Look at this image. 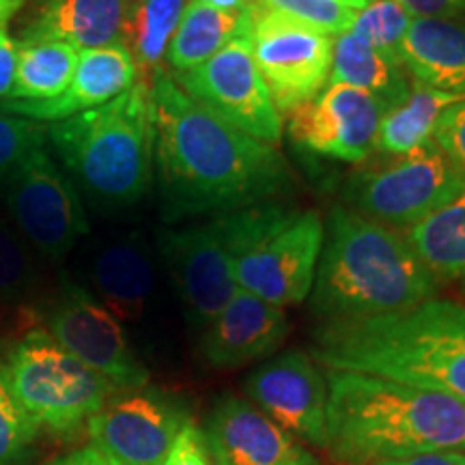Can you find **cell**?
Instances as JSON below:
<instances>
[{
	"instance_id": "obj_10",
	"label": "cell",
	"mask_w": 465,
	"mask_h": 465,
	"mask_svg": "<svg viewBox=\"0 0 465 465\" xmlns=\"http://www.w3.org/2000/svg\"><path fill=\"white\" fill-rule=\"evenodd\" d=\"M248 15L254 63L278 113L315 100L330 83L332 37L259 3Z\"/></svg>"
},
{
	"instance_id": "obj_17",
	"label": "cell",
	"mask_w": 465,
	"mask_h": 465,
	"mask_svg": "<svg viewBox=\"0 0 465 465\" xmlns=\"http://www.w3.org/2000/svg\"><path fill=\"white\" fill-rule=\"evenodd\" d=\"M203 435L213 465H319L293 435L235 394L216 401Z\"/></svg>"
},
{
	"instance_id": "obj_24",
	"label": "cell",
	"mask_w": 465,
	"mask_h": 465,
	"mask_svg": "<svg viewBox=\"0 0 465 465\" xmlns=\"http://www.w3.org/2000/svg\"><path fill=\"white\" fill-rule=\"evenodd\" d=\"M461 100H465L463 95L435 91L431 86L414 80L405 102L399 104L397 108H391L381 116L375 151L386 155H405L433 141V132L440 116L452 104Z\"/></svg>"
},
{
	"instance_id": "obj_23",
	"label": "cell",
	"mask_w": 465,
	"mask_h": 465,
	"mask_svg": "<svg viewBox=\"0 0 465 465\" xmlns=\"http://www.w3.org/2000/svg\"><path fill=\"white\" fill-rule=\"evenodd\" d=\"M330 83L369 93L388 110L403 104L411 86L401 63L371 48L364 39L349 31L332 37Z\"/></svg>"
},
{
	"instance_id": "obj_19",
	"label": "cell",
	"mask_w": 465,
	"mask_h": 465,
	"mask_svg": "<svg viewBox=\"0 0 465 465\" xmlns=\"http://www.w3.org/2000/svg\"><path fill=\"white\" fill-rule=\"evenodd\" d=\"M136 80V61L125 44L80 50L72 83L61 95L45 102L3 100L0 113L35 121V124H58L69 116L104 106L134 86Z\"/></svg>"
},
{
	"instance_id": "obj_28",
	"label": "cell",
	"mask_w": 465,
	"mask_h": 465,
	"mask_svg": "<svg viewBox=\"0 0 465 465\" xmlns=\"http://www.w3.org/2000/svg\"><path fill=\"white\" fill-rule=\"evenodd\" d=\"M188 0H130L125 22V45L130 48L138 72L149 83L162 67Z\"/></svg>"
},
{
	"instance_id": "obj_4",
	"label": "cell",
	"mask_w": 465,
	"mask_h": 465,
	"mask_svg": "<svg viewBox=\"0 0 465 465\" xmlns=\"http://www.w3.org/2000/svg\"><path fill=\"white\" fill-rule=\"evenodd\" d=\"M435 284L405 235L345 205L330 209L308 295L317 319L353 322L405 311L431 300Z\"/></svg>"
},
{
	"instance_id": "obj_6",
	"label": "cell",
	"mask_w": 465,
	"mask_h": 465,
	"mask_svg": "<svg viewBox=\"0 0 465 465\" xmlns=\"http://www.w3.org/2000/svg\"><path fill=\"white\" fill-rule=\"evenodd\" d=\"M223 223L237 287L278 308L308 300L325 235L317 212L261 203Z\"/></svg>"
},
{
	"instance_id": "obj_5",
	"label": "cell",
	"mask_w": 465,
	"mask_h": 465,
	"mask_svg": "<svg viewBox=\"0 0 465 465\" xmlns=\"http://www.w3.org/2000/svg\"><path fill=\"white\" fill-rule=\"evenodd\" d=\"M65 173L95 205L124 209L147 194L153 179L151 86L136 80L104 106L45 127Z\"/></svg>"
},
{
	"instance_id": "obj_9",
	"label": "cell",
	"mask_w": 465,
	"mask_h": 465,
	"mask_svg": "<svg viewBox=\"0 0 465 465\" xmlns=\"http://www.w3.org/2000/svg\"><path fill=\"white\" fill-rule=\"evenodd\" d=\"M171 75L192 100L226 124L272 147L281 143L282 119L254 63L248 11L223 50L192 72Z\"/></svg>"
},
{
	"instance_id": "obj_22",
	"label": "cell",
	"mask_w": 465,
	"mask_h": 465,
	"mask_svg": "<svg viewBox=\"0 0 465 465\" xmlns=\"http://www.w3.org/2000/svg\"><path fill=\"white\" fill-rule=\"evenodd\" d=\"M401 61L416 83L465 97V22L411 17Z\"/></svg>"
},
{
	"instance_id": "obj_26",
	"label": "cell",
	"mask_w": 465,
	"mask_h": 465,
	"mask_svg": "<svg viewBox=\"0 0 465 465\" xmlns=\"http://www.w3.org/2000/svg\"><path fill=\"white\" fill-rule=\"evenodd\" d=\"M242 15L224 14L199 0H188L166 48L168 67L174 74H185L203 65L235 37L242 26Z\"/></svg>"
},
{
	"instance_id": "obj_11",
	"label": "cell",
	"mask_w": 465,
	"mask_h": 465,
	"mask_svg": "<svg viewBox=\"0 0 465 465\" xmlns=\"http://www.w3.org/2000/svg\"><path fill=\"white\" fill-rule=\"evenodd\" d=\"M5 190L11 216L45 259L63 261L89 232L78 190L44 147L14 168Z\"/></svg>"
},
{
	"instance_id": "obj_31",
	"label": "cell",
	"mask_w": 465,
	"mask_h": 465,
	"mask_svg": "<svg viewBox=\"0 0 465 465\" xmlns=\"http://www.w3.org/2000/svg\"><path fill=\"white\" fill-rule=\"evenodd\" d=\"M259 5L330 37L347 33L356 17V11L345 7L339 0H259Z\"/></svg>"
},
{
	"instance_id": "obj_8",
	"label": "cell",
	"mask_w": 465,
	"mask_h": 465,
	"mask_svg": "<svg viewBox=\"0 0 465 465\" xmlns=\"http://www.w3.org/2000/svg\"><path fill=\"white\" fill-rule=\"evenodd\" d=\"M463 190L465 173L438 143L429 141L410 153L351 173L342 183L341 199L360 216L391 229H410Z\"/></svg>"
},
{
	"instance_id": "obj_18",
	"label": "cell",
	"mask_w": 465,
	"mask_h": 465,
	"mask_svg": "<svg viewBox=\"0 0 465 465\" xmlns=\"http://www.w3.org/2000/svg\"><path fill=\"white\" fill-rule=\"evenodd\" d=\"M291 332L282 308L237 289L199 334L201 356L213 369H240L274 356Z\"/></svg>"
},
{
	"instance_id": "obj_39",
	"label": "cell",
	"mask_w": 465,
	"mask_h": 465,
	"mask_svg": "<svg viewBox=\"0 0 465 465\" xmlns=\"http://www.w3.org/2000/svg\"><path fill=\"white\" fill-rule=\"evenodd\" d=\"M48 465H116V463H113L110 459L104 457L102 452L97 449H93V446H86V449L74 450L65 457L54 459V461Z\"/></svg>"
},
{
	"instance_id": "obj_20",
	"label": "cell",
	"mask_w": 465,
	"mask_h": 465,
	"mask_svg": "<svg viewBox=\"0 0 465 465\" xmlns=\"http://www.w3.org/2000/svg\"><path fill=\"white\" fill-rule=\"evenodd\" d=\"M130 0H44L20 42L52 39L75 50L125 44Z\"/></svg>"
},
{
	"instance_id": "obj_1",
	"label": "cell",
	"mask_w": 465,
	"mask_h": 465,
	"mask_svg": "<svg viewBox=\"0 0 465 465\" xmlns=\"http://www.w3.org/2000/svg\"><path fill=\"white\" fill-rule=\"evenodd\" d=\"M153 168L164 223L272 203L293 185L281 151L192 100L160 67L151 75Z\"/></svg>"
},
{
	"instance_id": "obj_14",
	"label": "cell",
	"mask_w": 465,
	"mask_h": 465,
	"mask_svg": "<svg viewBox=\"0 0 465 465\" xmlns=\"http://www.w3.org/2000/svg\"><path fill=\"white\" fill-rule=\"evenodd\" d=\"M190 414L158 391H130L108 401L86 422V431L104 457L116 465H162Z\"/></svg>"
},
{
	"instance_id": "obj_42",
	"label": "cell",
	"mask_w": 465,
	"mask_h": 465,
	"mask_svg": "<svg viewBox=\"0 0 465 465\" xmlns=\"http://www.w3.org/2000/svg\"><path fill=\"white\" fill-rule=\"evenodd\" d=\"M339 3H342V5H345V7L353 9V11H360V9H364L366 5L371 3V0H339Z\"/></svg>"
},
{
	"instance_id": "obj_37",
	"label": "cell",
	"mask_w": 465,
	"mask_h": 465,
	"mask_svg": "<svg viewBox=\"0 0 465 465\" xmlns=\"http://www.w3.org/2000/svg\"><path fill=\"white\" fill-rule=\"evenodd\" d=\"M17 69V44L11 37L7 26L0 25V102L7 100L14 89Z\"/></svg>"
},
{
	"instance_id": "obj_7",
	"label": "cell",
	"mask_w": 465,
	"mask_h": 465,
	"mask_svg": "<svg viewBox=\"0 0 465 465\" xmlns=\"http://www.w3.org/2000/svg\"><path fill=\"white\" fill-rule=\"evenodd\" d=\"M3 371L28 418L58 435L78 431L116 391L42 328L11 349Z\"/></svg>"
},
{
	"instance_id": "obj_38",
	"label": "cell",
	"mask_w": 465,
	"mask_h": 465,
	"mask_svg": "<svg viewBox=\"0 0 465 465\" xmlns=\"http://www.w3.org/2000/svg\"><path fill=\"white\" fill-rule=\"evenodd\" d=\"M369 465H465V452L444 450V452H422L403 459H388V461H375Z\"/></svg>"
},
{
	"instance_id": "obj_13",
	"label": "cell",
	"mask_w": 465,
	"mask_h": 465,
	"mask_svg": "<svg viewBox=\"0 0 465 465\" xmlns=\"http://www.w3.org/2000/svg\"><path fill=\"white\" fill-rule=\"evenodd\" d=\"M158 246L185 322L201 334L240 289L232 276L223 216L185 229L162 231Z\"/></svg>"
},
{
	"instance_id": "obj_2",
	"label": "cell",
	"mask_w": 465,
	"mask_h": 465,
	"mask_svg": "<svg viewBox=\"0 0 465 465\" xmlns=\"http://www.w3.org/2000/svg\"><path fill=\"white\" fill-rule=\"evenodd\" d=\"M308 356L328 371L465 399V306L431 298L380 317L322 322Z\"/></svg>"
},
{
	"instance_id": "obj_35",
	"label": "cell",
	"mask_w": 465,
	"mask_h": 465,
	"mask_svg": "<svg viewBox=\"0 0 465 465\" xmlns=\"http://www.w3.org/2000/svg\"><path fill=\"white\" fill-rule=\"evenodd\" d=\"M162 465H212L205 435L201 429L192 422L185 424Z\"/></svg>"
},
{
	"instance_id": "obj_34",
	"label": "cell",
	"mask_w": 465,
	"mask_h": 465,
	"mask_svg": "<svg viewBox=\"0 0 465 465\" xmlns=\"http://www.w3.org/2000/svg\"><path fill=\"white\" fill-rule=\"evenodd\" d=\"M433 141L465 173V100L444 110L435 125Z\"/></svg>"
},
{
	"instance_id": "obj_3",
	"label": "cell",
	"mask_w": 465,
	"mask_h": 465,
	"mask_svg": "<svg viewBox=\"0 0 465 465\" xmlns=\"http://www.w3.org/2000/svg\"><path fill=\"white\" fill-rule=\"evenodd\" d=\"M325 386V450L341 465L465 452V399L347 371H328Z\"/></svg>"
},
{
	"instance_id": "obj_41",
	"label": "cell",
	"mask_w": 465,
	"mask_h": 465,
	"mask_svg": "<svg viewBox=\"0 0 465 465\" xmlns=\"http://www.w3.org/2000/svg\"><path fill=\"white\" fill-rule=\"evenodd\" d=\"M26 0H0V25H7L17 11L25 7Z\"/></svg>"
},
{
	"instance_id": "obj_40",
	"label": "cell",
	"mask_w": 465,
	"mask_h": 465,
	"mask_svg": "<svg viewBox=\"0 0 465 465\" xmlns=\"http://www.w3.org/2000/svg\"><path fill=\"white\" fill-rule=\"evenodd\" d=\"M199 3H205V5H209V7L224 11V14L242 15V14H246V11L252 7L254 3H259V0H199Z\"/></svg>"
},
{
	"instance_id": "obj_30",
	"label": "cell",
	"mask_w": 465,
	"mask_h": 465,
	"mask_svg": "<svg viewBox=\"0 0 465 465\" xmlns=\"http://www.w3.org/2000/svg\"><path fill=\"white\" fill-rule=\"evenodd\" d=\"M39 427L11 392L0 366V465H22L31 455Z\"/></svg>"
},
{
	"instance_id": "obj_32",
	"label": "cell",
	"mask_w": 465,
	"mask_h": 465,
	"mask_svg": "<svg viewBox=\"0 0 465 465\" xmlns=\"http://www.w3.org/2000/svg\"><path fill=\"white\" fill-rule=\"evenodd\" d=\"M45 127L35 121L0 113V183L7 182L14 168L31 153L44 147Z\"/></svg>"
},
{
	"instance_id": "obj_12",
	"label": "cell",
	"mask_w": 465,
	"mask_h": 465,
	"mask_svg": "<svg viewBox=\"0 0 465 465\" xmlns=\"http://www.w3.org/2000/svg\"><path fill=\"white\" fill-rule=\"evenodd\" d=\"M45 332L116 391L147 388V366L132 349L119 319L78 284L63 282L61 293L45 312Z\"/></svg>"
},
{
	"instance_id": "obj_29",
	"label": "cell",
	"mask_w": 465,
	"mask_h": 465,
	"mask_svg": "<svg viewBox=\"0 0 465 465\" xmlns=\"http://www.w3.org/2000/svg\"><path fill=\"white\" fill-rule=\"evenodd\" d=\"M410 25V11L399 0H371L364 9L356 11L349 33L364 39L371 48L403 65L401 52H403V42Z\"/></svg>"
},
{
	"instance_id": "obj_25",
	"label": "cell",
	"mask_w": 465,
	"mask_h": 465,
	"mask_svg": "<svg viewBox=\"0 0 465 465\" xmlns=\"http://www.w3.org/2000/svg\"><path fill=\"white\" fill-rule=\"evenodd\" d=\"M405 240L435 278L465 281V190L411 224Z\"/></svg>"
},
{
	"instance_id": "obj_21",
	"label": "cell",
	"mask_w": 465,
	"mask_h": 465,
	"mask_svg": "<svg viewBox=\"0 0 465 465\" xmlns=\"http://www.w3.org/2000/svg\"><path fill=\"white\" fill-rule=\"evenodd\" d=\"M97 300L116 319H138L155 293V265L138 240H116L102 246L91 263Z\"/></svg>"
},
{
	"instance_id": "obj_36",
	"label": "cell",
	"mask_w": 465,
	"mask_h": 465,
	"mask_svg": "<svg viewBox=\"0 0 465 465\" xmlns=\"http://www.w3.org/2000/svg\"><path fill=\"white\" fill-rule=\"evenodd\" d=\"M411 17L465 22V0H399Z\"/></svg>"
},
{
	"instance_id": "obj_27",
	"label": "cell",
	"mask_w": 465,
	"mask_h": 465,
	"mask_svg": "<svg viewBox=\"0 0 465 465\" xmlns=\"http://www.w3.org/2000/svg\"><path fill=\"white\" fill-rule=\"evenodd\" d=\"M78 50L63 42L37 39L17 44V69L11 102L54 100L72 83Z\"/></svg>"
},
{
	"instance_id": "obj_16",
	"label": "cell",
	"mask_w": 465,
	"mask_h": 465,
	"mask_svg": "<svg viewBox=\"0 0 465 465\" xmlns=\"http://www.w3.org/2000/svg\"><path fill=\"white\" fill-rule=\"evenodd\" d=\"M248 401L284 431L325 449V401L328 386L308 353L291 349L259 364L243 381Z\"/></svg>"
},
{
	"instance_id": "obj_33",
	"label": "cell",
	"mask_w": 465,
	"mask_h": 465,
	"mask_svg": "<svg viewBox=\"0 0 465 465\" xmlns=\"http://www.w3.org/2000/svg\"><path fill=\"white\" fill-rule=\"evenodd\" d=\"M31 284V265L14 235L0 224V298L20 300Z\"/></svg>"
},
{
	"instance_id": "obj_15",
	"label": "cell",
	"mask_w": 465,
	"mask_h": 465,
	"mask_svg": "<svg viewBox=\"0 0 465 465\" xmlns=\"http://www.w3.org/2000/svg\"><path fill=\"white\" fill-rule=\"evenodd\" d=\"M386 113L388 108L369 93L330 83L315 100L289 110L287 132L300 149L356 164L375 151Z\"/></svg>"
}]
</instances>
